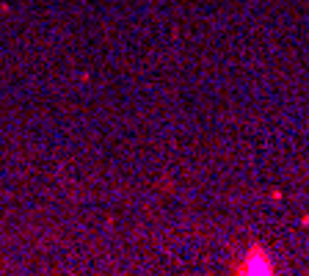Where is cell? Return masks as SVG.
<instances>
[{
    "instance_id": "1",
    "label": "cell",
    "mask_w": 309,
    "mask_h": 276,
    "mask_svg": "<svg viewBox=\"0 0 309 276\" xmlns=\"http://www.w3.org/2000/svg\"><path fill=\"white\" fill-rule=\"evenodd\" d=\"M243 274H271V260H262V257L249 260Z\"/></svg>"
}]
</instances>
